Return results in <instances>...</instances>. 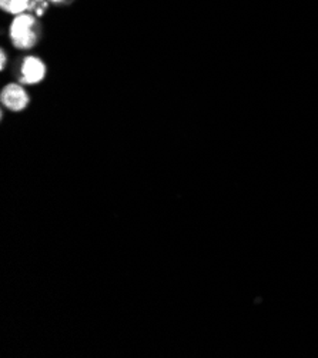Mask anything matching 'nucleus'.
<instances>
[{"mask_svg":"<svg viewBox=\"0 0 318 358\" xmlns=\"http://www.w3.org/2000/svg\"><path fill=\"white\" fill-rule=\"evenodd\" d=\"M2 103L13 112H20L29 103L24 89L19 85H8L2 92Z\"/></svg>","mask_w":318,"mask_h":358,"instance_id":"obj_3","label":"nucleus"},{"mask_svg":"<svg viewBox=\"0 0 318 358\" xmlns=\"http://www.w3.org/2000/svg\"><path fill=\"white\" fill-rule=\"evenodd\" d=\"M46 8H48V2H46V0H31L30 6H29L30 10H33L34 13L39 15V16H42V15L45 13Z\"/></svg>","mask_w":318,"mask_h":358,"instance_id":"obj_5","label":"nucleus"},{"mask_svg":"<svg viewBox=\"0 0 318 358\" xmlns=\"http://www.w3.org/2000/svg\"><path fill=\"white\" fill-rule=\"evenodd\" d=\"M36 19L31 15H17L10 26V39L19 49H30L38 42Z\"/></svg>","mask_w":318,"mask_h":358,"instance_id":"obj_1","label":"nucleus"},{"mask_svg":"<svg viewBox=\"0 0 318 358\" xmlns=\"http://www.w3.org/2000/svg\"><path fill=\"white\" fill-rule=\"evenodd\" d=\"M30 2L31 0H10L8 12L13 13V15H22L24 10L29 9Z\"/></svg>","mask_w":318,"mask_h":358,"instance_id":"obj_4","label":"nucleus"},{"mask_svg":"<svg viewBox=\"0 0 318 358\" xmlns=\"http://www.w3.org/2000/svg\"><path fill=\"white\" fill-rule=\"evenodd\" d=\"M46 76V66L39 57H26L22 64V82L27 85H36Z\"/></svg>","mask_w":318,"mask_h":358,"instance_id":"obj_2","label":"nucleus"},{"mask_svg":"<svg viewBox=\"0 0 318 358\" xmlns=\"http://www.w3.org/2000/svg\"><path fill=\"white\" fill-rule=\"evenodd\" d=\"M50 2H63V0H50Z\"/></svg>","mask_w":318,"mask_h":358,"instance_id":"obj_8","label":"nucleus"},{"mask_svg":"<svg viewBox=\"0 0 318 358\" xmlns=\"http://www.w3.org/2000/svg\"><path fill=\"white\" fill-rule=\"evenodd\" d=\"M10 5V0H0V8L8 12V8Z\"/></svg>","mask_w":318,"mask_h":358,"instance_id":"obj_7","label":"nucleus"},{"mask_svg":"<svg viewBox=\"0 0 318 358\" xmlns=\"http://www.w3.org/2000/svg\"><path fill=\"white\" fill-rule=\"evenodd\" d=\"M5 64H6V53H5V50H2L0 52V69H5Z\"/></svg>","mask_w":318,"mask_h":358,"instance_id":"obj_6","label":"nucleus"}]
</instances>
